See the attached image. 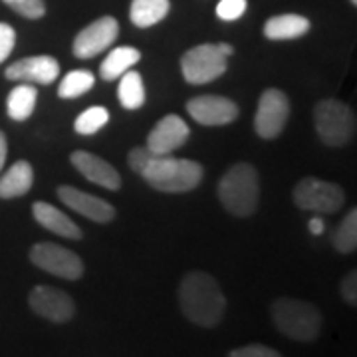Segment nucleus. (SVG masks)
I'll return each instance as SVG.
<instances>
[{"label":"nucleus","instance_id":"9b49d317","mask_svg":"<svg viewBox=\"0 0 357 357\" xmlns=\"http://www.w3.org/2000/svg\"><path fill=\"white\" fill-rule=\"evenodd\" d=\"M119 34V24L114 16H102L96 22L79 30L74 38V56L79 60L96 58L107 48H112Z\"/></svg>","mask_w":357,"mask_h":357},{"label":"nucleus","instance_id":"f8f14e48","mask_svg":"<svg viewBox=\"0 0 357 357\" xmlns=\"http://www.w3.org/2000/svg\"><path fill=\"white\" fill-rule=\"evenodd\" d=\"M187 112L191 117L208 128H218V126H227L232 123L238 117V105L217 93H206V96H197L187 102Z\"/></svg>","mask_w":357,"mask_h":357},{"label":"nucleus","instance_id":"a878e982","mask_svg":"<svg viewBox=\"0 0 357 357\" xmlns=\"http://www.w3.org/2000/svg\"><path fill=\"white\" fill-rule=\"evenodd\" d=\"M107 121H109V112L105 107H102V105H93V107H88L84 114L77 115L74 129H76V133H79V135H93Z\"/></svg>","mask_w":357,"mask_h":357},{"label":"nucleus","instance_id":"2f4dec72","mask_svg":"<svg viewBox=\"0 0 357 357\" xmlns=\"http://www.w3.org/2000/svg\"><path fill=\"white\" fill-rule=\"evenodd\" d=\"M6 155H8V143H6V135L0 131V171L6 163Z\"/></svg>","mask_w":357,"mask_h":357},{"label":"nucleus","instance_id":"aec40b11","mask_svg":"<svg viewBox=\"0 0 357 357\" xmlns=\"http://www.w3.org/2000/svg\"><path fill=\"white\" fill-rule=\"evenodd\" d=\"M141 52L133 46H119L114 48L105 56V60L100 66V76L105 82H114L123 76L128 70H131L135 64H139Z\"/></svg>","mask_w":357,"mask_h":357},{"label":"nucleus","instance_id":"4468645a","mask_svg":"<svg viewBox=\"0 0 357 357\" xmlns=\"http://www.w3.org/2000/svg\"><path fill=\"white\" fill-rule=\"evenodd\" d=\"M189 135L191 129L185 123V119H181L175 114H169L161 121H157V126L147 135V149L157 155H171L185 145Z\"/></svg>","mask_w":357,"mask_h":357},{"label":"nucleus","instance_id":"7ed1b4c3","mask_svg":"<svg viewBox=\"0 0 357 357\" xmlns=\"http://www.w3.org/2000/svg\"><path fill=\"white\" fill-rule=\"evenodd\" d=\"M218 201L234 217L255 215L260 199V178L258 171L250 163L232 165L218 181Z\"/></svg>","mask_w":357,"mask_h":357},{"label":"nucleus","instance_id":"2eb2a0df","mask_svg":"<svg viewBox=\"0 0 357 357\" xmlns=\"http://www.w3.org/2000/svg\"><path fill=\"white\" fill-rule=\"evenodd\" d=\"M58 199L66 206H70L72 211L79 213L82 217L89 218L93 222H100V225H105V222L114 220L115 217L114 204H109L96 195H89V192L79 191L76 187H70V185L58 187Z\"/></svg>","mask_w":357,"mask_h":357},{"label":"nucleus","instance_id":"72a5a7b5","mask_svg":"<svg viewBox=\"0 0 357 357\" xmlns=\"http://www.w3.org/2000/svg\"><path fill=\"white\" fill-rule=\"evenodd\" d=\"M218 48H220V52H222L225 56H232V54H234V48H232L230 44H222V42H220Z\"/></svg>","mask_w":357,"mask_h":357},{"label":"nucleus","instance_id":"b1692460","mask_svg":"<svg viewBox=\"0 0 357 357\" xmlns=\"http://www.w3.org/2000/svg\"><path fill=\"white\" fill-rule=\"evenodd\" d=\"M96 84V76L88 70H72L64 76V79L58 86V98L62 100H74L84 93H88L89 89Z\"/></svg>","mask_w":357,"mask_h":357},{"label":"nucleus","instance_id":"f257e3e1","mask_svg":"<svg viewBox=\"0 0 357 357\" xmlns=\"http://www.w3.org/2000/svg\"><path fill=\"white\" fill-rule=\"evenodd\" d=\"M178 304L185 318L201 328H215L222 319L227 300L218 282L201 270H192L178 284Z\"/></svg>","mask_w":357,"mask_h":357},{"label":"nucleus","instance_id":"412c9836","mask_svg":"<svg viewBox=\"0 0 357 357\" xmlns=\"http://www.w3.org/2000/svg\"><path fill=\"white\" fill-rule=\"evenodd\" d=\"M36 100H38V91L34 88V84L20 82L8 93V98H6V112H8V117L14 119V121H26L30 115L34 114Z\"/></svg>","mask_w":357,"mask_h":357},{"label":"nucleus","instance_id":"20e7f679","mask_svg":"<svg viewBox=\"0 0 357 357\" xmlns=\"http://www.w3.org/2000/svg\"><path fill=\"white\" fill-rule=\"evenodd\" d=\"M270 316L276 330L292 342L310 344L318 340L321 314L318 307L306 300L278 298L270 307Z\"/></svg>","mask_w":357,"mask_h":357},{"label":"nucleus","instance_id":"5701e85b","mask_svg":"<svg viewBox=\"0 0 357 357\" xmlns=\"http://www.w3.org/2000/svg\"><path fill=\"white\" fill-rule=\"evenodd\" d=\"M117 98H119V103L129 112H135V109L143 107V103H145V86H143V77H141L139 72L128 70L121 76L119 88H117Z\"/></svg>","mask_w":357,"mask_h":357},{"label":"nucleus","instance_id":"0eeeda50","mask_svg":"<svg viewBox=\"0 0 357 357\" xmlns=\"http://www.w3.org/2000/svg\"><path fill=\"white\" fill-rule=\"evenodd\" d=\"M294 203L302 211L333 215L345 203V192L340 185L318 177H304L294 187Z\"/></svg>","mask_w":357,"mask_h":357},{"label":"nucleus","instance_id":"393cba45","mask_svg":"<svg viewBox=\"0 0 357 357\" xmlns=\"http://www.w3.org/2000/svg\"><path fill=\"white\" fill-rule=\"evenodd\" d=\"M333 248L340 255H349L357 248V211L351 208L345 218L340 222V227L332 234Z\"/></svg>","mask_w":357,"mask_h":357},{"label":"nucleus","instance_id":"39448f33","mask_svg":"<svg viewBox=\"0 0 357 357\" xmlns=\"http://www.w3.org/2000/svg\"><path fill=\"white\" fill-rule=\"evenodd\" d=\"M316 133L328 147H344L356 135V115L340 100H321L314 109Z\"/></svg>","mask_w":357,"mask_h":357},{"label":"nucleus","instance_id":"423d86ee","mask_svg":"<svg viewBox=\"0 0 357 357\" xmlns=\"http://www.w3.org/2000/svg\"><path fill=\"white\" fill-rule=\"evenodd\" d=\"M229 68V56H225L218 44H201L195 46L181 58V72L187 84L203 86L215 82Z\"/></svg>","mask_w":357,"mask_h":357},{"label":"nucleus","instance_id":"1a4fd4ad","mask_svg":"<svg viewBox=\"0 0 357 357\" xmlns=\"http://www.w3.org/2000/svg\"><path fill=\"white\" fill-rule=\"evenodd\" d=\"M290 117V102L288 96L276 88L266 89L260 96L258 109L255 115V129L262 139H274L286 128Z\"/></svg>","mask_w":357,"mask_h":357},{"label":"nucleus","instance_id":"4be33fe9","mask_svg":"<svg viewBox=\"0 0 357 357\" xmlns=\"http://www.w3.org/2000/svg\"><path fill=\"white\" fill-rule=\"evenodd\" d=\"M169 8V0H133L129 8V18L137 28H151L165 18Z\"/></svg>","mask_w":357,"mask_h":357},{"label":"nucleus","instance_id":"a211bd4d","mask_svg":"<svg viewBox=\"0 0 357 357\" xmlns=\"http://www.w3.org/2000/svg\"><path fill=\"white\" fill-rule=\"evenodd\" d=\"M34 185V169L28 161H16L2 177H0V199H16L24 197Z\"/></svg>","mask_w":357,"mask_h":357},{"label":"nucleus","instance_id":"dca6fc26","mask_svg":"<svg viewBox=\"0 0 357 357\" xmlns=\"http://www.w3.org/2000/svg\"><path fill=\"white\" fill-rule=\"evenodd\" d=\"M70 161L89 183H96L109 191H117L121 187V175L102 157L89 151H74L70 155Z\"/></svg>","mask_w":357,"mask_h":357},{"label":"nucleus","instance_id":"c85d7f7f","mask_svg":"<svg viewBox=\"0 0 357 357\" xmlns=\"http://www.w3.org/2000/svg\"><path fill=\"white\" fill-rule=\"evenodd\" d=\"M230 357H280V351L262 344H250L229 351Z\"/></svg>","mask_w":357,"mask_h":357},{"label":"nucleus","instance_id":"f3484780","mask_svg":"<svg viewBox=\"0 0 357 357\" xmlns=\"http://www.w3.org/2000/svg\"><path fill=\"white\" fill-rule=\"evenodd\" d=\"M32 215H34L36 222L42 229L50 230L54 234L70 238V241H79L82 238L79 227L68 215H64L60 208H56L54 204L38 201V203L32 204Z\"/></svg>","mask_w":357,"mask_h":357},{"label":"nucleus","instance_id":"cd10ccee","mask_svg":"<svg viewBox=\"0 0 357 357\" xmlns=\"http://www.w3.org/2000/svg\"><path fill=\"white\" fill-rule=\"evenodd\" d=\"M248 8L246 0H220L217 4V16L225 22H234L238 20Z\"/></svg>","mask_w":357,"mask_h":357},{"label":"nucleus","instance_id":"c756f323","mask_svg":"<svg viewBox=\"0 0 357 357\" xmlns=\"http://www.w3.org/2000/svg\"><path fill=\"white\" fill-rule=\"evenodd\" d=\"M14 44H16L14 28L6 22H0V64L8 60V56L14 50Z\"/></svg>","mask_w":357,"mask_h":357},{"label":"nucleus","instance_id":"9d476101","mask_svg":"<svg viewBox=\"0 0 357 357\" xmlns=\"http://www.w3.org/2000/svg\"><path fill=\"white\" fill-rule=\"evenodd\" d=\"M28 306L36 316L54 324H66L76 314V304L70 294L44 284L34 286L28 294Z\"/></svg>","mask_w":357,"mask_h":357},{"label":"nucleus","instance_id":"6e6552de","mask_svg":"<svg viewBox=\"0 0 357 357\" xmlns=\"http://www.w3.org/2000/svg\"><path fill=\"white\" fill-rule=\"evenodd\" d=\"M30 262L40 270L48 272L56 278L64 280H79L84 276V262L82 258L68 250L64 246L54 243H38L30 250Z\"/></svg>","mask_w":357,"mask_h":357},{"label":"nucleus","instance_id":"473e14b6","mask_svg":"<svg viewBox=\"0 0 357 357\" xmlns=\"http://www.w3.org/2000/svg\"><path fill=\"white\" fill-rule=\"evenodd\" d=\"M310 232L312 234H321L324 232V222L318 217H314L310 220Z\"/></svg>","mask_w":357,"mask_h":357},{"label":"nucleus","instance_id":"f03ea898","mask_svg":"<svg viewBox=\"0 0 357 357\" xmlns=\"http://www.w3.org/2000/svg\"><path fill=\"white\" fill-rule=\"evenodd\" d=\"M143 181L159 192H189L203 181V165L192 159L153 153L139 173Z\"/></svg>","mask_w":357,"mask_h":357},{"label":"nucleus","instance_id":"bb28decb","mask_svg":"<svg viewBox=\"0 0 357 357\" xmlns=\"http://www.w3.org/2000/svg\"><path fill=\"white\" fill-rule=\"evenodd\" d=\"M2 2L8 4L14 13H18L24 18H30V20H38L46 14L44 0H2Z\"/></svg>","mask_w":357,"mask_h":357},{"label":"nucleus","instance_id":"f704fd0d","mask_svg":"<svg viewBox=\"0 0 357 357\" xmlns=\"http://www.w3.org/2000/svg\"><path fill=\"white\" fill-rule=\"evenodd\" d=\"M349 2H351V4H354V6H356V4H357V0H349Z\"/></svg>","mask_w":357,"mask_h":357},{"label":"nucleus","instance_id":"6ab92c4d","mask_svg":"<svg viewBox=\"0 0 357 357\" xmlns=\"http://www.w3.org/2000/svg\"><path fill=\"white\" fill-rule=\"evenodd\" d=\"M310 20L300 14H280L272 16L264 24V36L268 40H296L306 36Z\"/></svg>","mask_w":357,"mask_h":357},{"label":"nucleus","instance_id":"ddd939ff","mask_svg":"<svg viewBox=\"0 0 357 357\" xmlns=\"http://www.w3.org/2000/svg\"><path fill=\"white\" fill-rule=\"evenodd\" d=\"M4 76L13 82L50 86L52 82L60 76V64L52 56H28L8 66Z\"/></svg>","mask_w":357,"mask_h":357},{"label":"nucleus","instance_id":"7c9ffc66","mask_svg":"<svg viewBox=\"0 0 357 357\" xmlns=\"http://www.w3.org/2000/svg\"><path fill=\"white\" fill-rule=\"evenodd\" d=\"M342 296H344V300L347 304H351V306H356L357 304V272H349L347 276L342 282Z\"/></svg>","mask_w":357,"mask_h":357}]
</instances>
